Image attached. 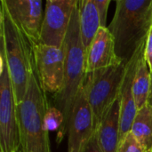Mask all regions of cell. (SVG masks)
Instances as JSON below:
<instances>
[{"label": "cell", "mask_w": 152, "mask_h": 152, "mask_svg": "<svg viewBox=\"0 0 152 152\" xmlns=\"http://www.w3.org/2000/svg\"><path fill=\"white\" fill-rule=\"evenodd\" d=\"M120 63L123 62L117 56L112 34L108 27H101L86 51V72L91 73Z\"/></svg>", "instance_id": "obj_12"}, {"label": "cell", "mask_w": 152, "mask_h": 152, "mask_svg": "<svg viewBox=\"0 0 152 152\" xmlns=\"http://www.w3.org/2000/svg\"><path fill=\"white\" fill-rule=\"evenodd\" d=\"M145 43L135 52V53L126 65V72L119 93L120 139H122L126 134H128L131 131L133 122L138 112L133 93V83L136 73L139 60L144 53Z\"/></svg>", "instance_id": "obj_11"}, {"label": "cell", "mask_w": 152, "mask_h": 152, "mask_svg": "<svg viewBox=\"0 0 152 152\" xmlns=\"http://www.w3.org/2000/svg\"><path fill=\"white\" fill-rule=\"evenodd\" d=\"M131 132L148 151H152V106L149 102L138 110Z\"/></svg>", "instance_id": "obj_16"}, {"label": "cell", "mask_w": 152, "mask_h": 152, "mask_svg": "<svg viewBox=\"0 0 152 152\" xmlns=\"http://www.w3.org/2000/svg\"><path fill=\"white\" fill-rule=\"evenodd\" d=\"M1 51L9 68L16 103L21 102L26 95L28 81L35 72L33 45L19 28L6 8H0Z\"/></svg>", "instance_id": "obj_3"}, {"label": "cell", "mask_w": 152, "mask_h": 152, "mask_svg": "<svg viewBox=\"0 0 152 152\" xmlns=\"http://www.w3.org/2000/svg\"><path fill=\"white\" fill-rule=\"evenodd\" d=\"M0 152H2V151H0Z\"/></svg>", "instance_id": "obj_24"}, {"label": "cell", "mask_w": 152, "mask_h": 152, "mask_svg": "<svg viewBox=\"0 0 152 152\" xmlns=\"http://www.w3.org/2000/svg\"><path fill=\"white\" fill-rule=\"evenodd\" d=\"M151 77L144 59V53L139 60L133 83V93L137 110H141L149 102Z\"/></svg>", "instance_id": "obj_15"}, {"label": "cell", "mask_w": 152, "mask_h": 152, "mask_svg": "<svg viewBox=\"0 0 152 152\" xmlns=\"http://www.w3.org/2000/svg\"><path fill=\"white\" fill-rule=\"evenodd\" d=\"M19 151L17 103L7 61L0 50V151Z\"/></svg>", "instance_id": "obj_6"}, {"label": "cell", "mask_w": 152, "mask_h": 152, "mask_svg": "<svg viewBox=\"0 0 152 152\" xmlns=\"http://www.w3.org/2000/svg\"><path fill=\"white\" fill-rule=\"evenodd\" d=\"M77 0H47L40 34L41 44L62 48Z\"/></svg>", "instance_id": "obj_8"}, {"label": "cell", "mask_w": 152, "mask_h": 152, "mask_svg": "<svg viewBox=\"0 0 152 152\" xmlns=\"http://www.w3.org/2000/svg\"><path fill=\"white\" fill-rule=\"evenodd\" d=\"M16 152H20V151H16Z\"/></svg>", "instance_id": "obj_23"}, {"label": "cell", "mask_w": 152, "mask_h": 152, "mask_svg": "<svg viewBox=\"0 0 152 152\" xmlns=\"http://www.w3.org/2000/svg\"><path fill=\"white\" fill-rule=\"evenodd\" d=\"M144 59L149 67L150 72L152 74V27L148 34L145 47H144Z\"/></svg>", "instance_id": "obj_20"}, {"label": "cell", "mask_w": 152, "mask_h": 152, "mask_svg": "<svg viewBox=\"0 0 152 152\" xmlns=\"http://www.w3.org/2000/svg\"><path fill=\"white\" fill-rule=\"evenodd\" d=\"M117 152H149L130 131L120 139Z\"/></svg>", "instance_id": "obj_18"}, {"label": "cell", "mask_w": 152, "mask_h": 152, "mask_svg": "<svg viewBox=\"0 0 152 152\" xmlns=\"http://www.w3.org/2000/svg\"><path fill=\"white\" fill-rule=\"evenodd\" d=\"M151 91H150V96H149V103L152 106V74H151Z\"/></svg>", "instance_id": "obj_22"}, {"label": "cell", "mask_w": 152, "mask_h": 152, "mask_svg": "<svg viewBox=\"0 0 152 152\" xmlns=\"http://www.w3.org/2000/svg\"><path fill=\"white\" fill-rule=\"evenodd\" d=\"M9 14L32 45L40 42L43 24L42 1L1 0Z\"/></svg>", "instance_id": "obj_10"}, {"label": "cell", "mask_w": 152, "mask_h": 152, "mask_svg": "<svg viewBox=\"0 0 152 152\" xmlns=\"http://www.w3.org/2000/svg\"><path fill=\"white\" fill-rule=\"evenodd\" d=\"M48 108L45 93L34 72L23 101L17 104L20 152H51L49 132L45 126V115Z\"/></svg>", "instance_id": "obj_4"}, {"label": "cell", "mask_w": 152, "mask_h": 152, "mask_svg": "<svg viewBox=\"0 0 152 152\" xmlns=\"http://www.w3.org/2000/svg\"><path fill=\"white\" fill-rule=\"evenodd\" d=\"M152 27V0H118L108 26L115 40L116 53L125 64L146 42Z\"/></svg>", "instance_id": "obj_1"}, {"label": "cell", "mask_w": 152, "mask_h": 152, "mask_svg": "<svg viewBox=\"0 0 152 152\" xmlns=\"http://www.w3.org/2000/svg\"><path fill=\"white\" fill-rule=\"evenodd\" d=\"M62 48L65 56L64 85L62 90L53 95L54 107L58 108L64 116V123L60 133L61 137L68 132L73 104L86 75V53L80 36L78 3L73 12Z\"/></svg>", "instance_id": "obj_2"}, {"label": "cell", "mask_w": 152, "mask_h": 152, "mask_svg": "<svg viewBox=\"0 0 152 152\" xmlns=\"http://www.w3.org/2000/svg\"><path fill=\"white\" fill-rule=\"evenodd\" d=\"M80 152H103L98 143V140H97L95 132H94V135L90 138V140L82 148Z\"/></svg>", "instance_id": "obj_21"}, {"label": "cell", "mask_w": 152, "mask_h": 152, "mask_svg": "<svg viewBox=\"0 0 152 152\" xmlns=\"http://www.w3.org/2000/svg\"><path fill=\"white\" fill-rule=\"evenodd\" d=\"M64 116L56 107H49L45 115V126L48 132L57 131L62 127Z\"/></svg>", "instance_id": "obj_17"}, {"label": "cell", "mask_w": 152, "mask_h": 152, "mask_svg": "<svg viewBox=\"0 0 152 152\" xmlns=\"http://www.w3.org/2000/svg\"><path fill=\"white\" fill-rule=\"evenodd\" d=\"M94 132V114L83 83L75 99L69 121L68 152H80Z\"/></svg>", "instance_id": "obj_9"}, {"label": "cell", "mask_w": 152, "mask_h": 152, "mask_svg": "<svg viewBox=\"0 0 152 152\" xmlns=\"http://www.w3.org/2000/svg\"><path fill=\"white\" fill-rule=\"evenodd\" d=\"M126 65L120 63L86 75L84 86L94 114V130L109 108L119 97Z\"/></svg>", "instance_id": "obj_5"}, {"label": "cell", "mask_w": 152, "mask_h": 152, "mask_svg": "<svg viewBox=\"0 0 152 152\" xmlns=\"http://www.w3.org/2000/svg\"><path fill=\"white\" fill-rule=\"evenodd\" d=\"M94 4L97 7L100 20H101V26L103 28H107V12L109 9V5L110 4V0H94Z\"/></svg>", "instance_id": "obj_19"}, {"label": "cell", "mask_w": 152, "mask_h": 152, "mask_svg": "<svg viewBox=\"0 0 152 152\" xmlns=\"http://www.w3.org/2000/svg\"><path fill=\"white\" fill-rule=\"evenodd\" d=\"M35 75L45 93L59 94L64 85L63 48L37 43L33 45Z\"/></svg>", "instance_id": "obj_7"}, {"label": "cell", "mask_w": 152, "mask_h": 152, "mask_svg": "<svg viewBox=\"0 0 152 152\" xmlns=\"http://www.w3.org/2000/svg\"><path fill=\"white\" fill-rule=\"evenodd\" d=\"M98 143L103 152H117L120 139L119 97L109 108L95 130Z\"/></svg>", "instance_id": "obj_13"}, {"label": "cell", "mask_w": 152, "mask_h": 152, "mask_svg": "<svg viewBox=\"0 0 152 152\" xmlns=\"http://www.w3.org/2000/svg\"><path fill=\"white\" fill-rule=\"evenodd\" d=\"M79 28L83 46L86 51L95 37L101 26V20L94 0L78 1Z\"/></svg>", "instance_id": "obj_14"}]
</instances>
